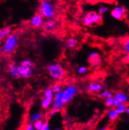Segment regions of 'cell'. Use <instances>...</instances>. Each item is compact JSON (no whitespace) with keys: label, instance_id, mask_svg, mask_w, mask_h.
I'll list each match as a JSON object with an SVG mask.
<instances>
[{"label":"cell","instance_id":"4","mask_svg":"<svg viewBox=\"0 0 129 130\" xmlns=\"http://www.w3.org/2000/svg\"><path fill=\"white\" fill-rule=\"evenodd\" d=\"M19 76L24 79H30L34 74V63L31 60L24 59L21 60L18 64Z\"/></svg>","mask_w":129,"mask_h":130},{"label":"cell","instance_id":"37","mask_svg":"<svg viewBox=\"0 0 129 130\" xmlns=\"http://www.w3.org/2000/svg\"><path fill=\"white\" fill-rule=\"evenodd\" d=\"M82 2H92V1H93L94 0H81Z\"/></svg>","mask_w":129,"mask_h":130},{"label":"cell","instance_id":"25","mask_svg":"<svg viewBox=\"0 0 129 130\" xmlns=\"http://www.w3.org/2000/svg\"><path fill=\"white\" fill-rule=\"evenodd\" d=\"M51 89H52V91H53L54 93H57V92H61L63 89V87H62V86L60 84H53L51 87Z\"/></svg>","mask_w":129,"mask_h":130},{"label":"cell","instance_id":"30","mask_svg":"<svg viewBox=\"0 0 129 130\" xmlns=\"http://www.w3.org/2000/svg\"><path fill=\"white\" fill-rule=\"evenodd\" d=\"M100 55L97 52H91L90 54L89 55V60H94L95 59H97V58L100 57Z\"/></svg>","mask_w":129,"mask_h":130},{"label":"cell","instance_id":"15","mask_svg":"<svg viewBox=\"0 0 129 130\" xmlns=\"http://www.w3.org/2000/svg\"><path fill=\"white\" fill-rule=\"evenodd\" d=\"M119 112H118L116 108L111 109L109 110L107 112V117L111 121H114L119 117Z\"/></svg>","mask_w":129,"mask_h":130},{"label":"cell","instance_id":"24","mask_svg":"<svg viewBox=\"0 0 129 130\" xmlns=\"http://www.w3.org/2000/svg\"><path fill=\"white\" fill-rule=\"evenodd\" d=\"M111 15L112 17L114 18H115V19L118 20H120L123 19V15H124V14H122V13H119V12L113 10L112 11H111Z\"/></svg>","mask_w":129,"mask_h":130},{"label":"cell","instance_id":"32","mask_svg":"<svg viewBox=\"0 0 129 130\" xmlns=\"http://www.w3.org/2000/svg\"><path fill=\"white\" fill-rule=\"evenodd\" d=\"M107 11L108 8L105 6H100V7L99 8V9H98V13L100 14H102V15H103V14H105V13H106Z\"/></svg>","mask_w":129,"mask_h":130},{"label":"cell","instance_id":"29","mask_svg":"<svg viewBox=\"0 0 129 130\" xmlns=\"http://www.w3.org/2000/svg\"><path fill=\"white\" fill-rule=\"evenodd\" d=\"M88 71V68L85 66H80L77 69V73L80 75H83L85 74Z\"/></svg>","mask_w":129,"mask_h":130},{"label":"cell","instance_id":"11","mask_svg":"<svg viewBox=\"0 0 129 130\" xmlns=\"http://www.w3.org/2000/svg\"><path fill=\"white\" fill-rule=\"evenodd\" d=\"M114 97L115 100L118 101L122 104H126L129 101L128 95L122 91H117L114 95Z\"/></svg>","mask_w":129,"mask_h":130},{"label":"cell","instance_id":"5","mask_svg":"<svg viewBox=\"0 0 129 130\" xmlns=\"http://www.w3.org/2000/svg\"><path fill=\"white\" fill-rule=\"evenodd\" d=\"M78 92V87L74 84H70L64 87L62 91L63 99L66 104L70 103Z\"/></svg>","mask_w":129,"mask_h":130},{"label":"cell","instance_id":"3","mask_svg":"<svg viewBox=\"0 0 129 130\" xmlns=\"http://www.w3.org/2000/svg\"><path fill=\"white\" fill-rule=\"evenodd\" d=\"M18 45V36L16 33L13 34L5 38L1 48V52L6 55H11Z\"/></svg>","mask_w":129,"mask_h":130},{"label":"cell","instance_id":"2","mask_svg":"<svg viewBox=\"0 0 129 130\" xmlns=\"http://www.w3.org/2000/svg\"><path fill=\"white\" fill-rule=\"evenodd\" d=\"M39 13L47 20L53 19L56 15V8L52 0H41L39 8Z\"/></svg>","mask_w":129,"mask_h":130},{"label":"cell","instance_id":"13","mask_svg":"<svg viewBox=\"0 0 129 130\" xmlns=\"http://www.w3.org/2000/svg\"><path fill=\"white\" fill-rule=\"evenodd\" d=\"M13 28L10 26H6L3 27L0 30V40L2 41L8 37L13 34Z\"/></svg>","mask_w":129,"mask_h":130},{"label":"cell","instance_id":"36","mask_svg":"<svg viewBox=\"0 0 129 130\" xmlns=\"http://www.w3.org/2000/svg\"><path fill=\"white\" fill-rule=\"evenodd\" d=\"M97 130H107V127L104 126H102L100 128H98Z\"/></svg>","mask_w":129,"mask_h":130},{"label":"cell","instance_id":"10","mask_svg":"<svg viewBox=\"0 0 129 130\" xmlns=\"http://www.w3.org/2000/svg\"><path fill=\"white\" fill-rule=\"evenodd\" d=\"M8 71L12 77L15 79H18L20 77L19 70H18V65H16L14 62H10L8 63Z\"/></svg>","mask_w":129,"mask_h":130},{"label":"cell","instance_id":"22","mask_svg":"<svg viewBox=\"0 0 129 130\" xmlns=\"http://www.w3.org/2000/svg\"><path fill=\"white\" fill-rule=\"evenodd\" d=\"M115 102V99L114 98V97H112V98H108V99H105L104 104H105V105L107 107H114Z\"/></svg>","mask_w":129,"mask_h":130},{"label":"cell","instance_id":"1","mask_svg":"<svg viewBox=\"0 0 129 130\" xmlns=\"http://www.w3.org/2000/svg\"><path fill=\"white\" fill-rule=\"evenodd\" d=\"M47 71L51 79L56 81L63 79L66 75V71L63 66L59 62H53L48 65Z\"/></svg>","mask_w":129,"mask_h":130},{"label":"cell","instance_id":"16","mask_svg":"<svg viewBox=\"0 0 129 130\" xmlns=\"http://www.w3.org/2000/svg\"><path fill=\"white\" fill-rule=\"evenodd\" d=\"M54 96H55V93L51 87H48V88L45 89L43 91V98L48 99L50 101L53 102V100L54 99Z\"/></svg>","mask_w":129,"mask_h":130},{"label":"cell","instance_id":"18","mask_svg":"<svg viewBox=\"0 0 129 130\" xmlns=\"http://www.w3.org/2000/svg\"><path fill=\"white\" fill-rule=\"evenodd\" d=\"M82 22L83 24L85 26H87V27L91 26L93 25V23H92V17H91V12H89V13H86V14L83 16Z\"/></svg>","mask_w":129,"mask_h":130},{"label":"cell","instance_id":"39","mask_svg":"<svg viewBox=\"0 0 129 130\" xmlns=\"http://www.w3.org/2000/svg\"><path fill=\"white\" fill-rule=\"evenodd\" d=\"M55 130H62V129H60V128H56V129H55Z\"/></svg>","mask_w":129,"mask_h":130},{"label":"cell","instance_id":"19","mask_svg":"<svg viewBox=\"0 0 129 130\" xmlns=\"http://www.w3.org/2000/svg\"><path fill=\"white\" fill-rule=\"evenodd\" d=\"M99 96L100 98H102V99H106L108 98H110L114 97V94H113L112 92H111L109 90H103L102 92L99 93Z\"/></svg>","mask_w":129,"mask_h":130},{"label":"cell","instance_id":"17","mask_svg":"<svg viewBox=\"0 0 129 130\" xmlns=\"http://www.w3.org/2000/svg\"><path fill=\"white\" fill-rule=\"evenodd\" d=\"M91 12V17H92V21L93 24H98L99 23L103 18V15L97 13L95 11H90Z\"/></svg>","mask_w":129,"mask_h":130},{"label":"cell","instance_id":"40","mask_svg":"<svg viewBox=\"0 0 129 130\" xmlns=\"http://www.w3.org/2000/svg\"><path fill=\"white\" fill-rule=\"evenodd\" d=\"M73 130H78V129H73Z\"/></svg>","mask_w":129,"mask_h":130},{"label":"cell","instance_id":"27","mask_svg":"<svg viewBox=\"0 0 129 130\" xmlns=\"http://www.w3.org/2000/svg\"><path fill=\"white\" fill-rule=\"evenodd\" d=\"M127 107L128 106H127L126 104H122L116 109H117V111H118V112H119L120 115H122V114L125 113L127 109Z\"/></svg>","mask_w":129,"mask_h":130},{"label":"cell","instance_id":"6","mask_svg":"<svg viewBox=\"0 0 129 130\" xmlns=\"http://www.w3.org/2000/svg\"><path fill=\"white\" fill-rule=\"evenodd\" d=\"M65 104L66 103L63 99L62 91L55 93L52 102V109L56 110L58 112H60L65 106Z\"/></svg>","mask_w":129,"mask_h":130},{"label":"cell","instance_id":"8","mask_svg":"<svg viewBox=\"0 0 129 130\" xmlns=\"http://www.w3.org/2000/svg\"><path fill=\"white\" fill-rule=\"evenodd\" d=\"M57 26L58 23L55 20L50 19L45 21L44 23L42 26V28L45 32L50 33L54 31L57 28Z\"/></svg>","mask_w":129,"mask_h":130},{"label":"cell","instance_id":"9","mask_svg":"<svg viewBox=\"0 0 129 130\" xmlns=\"http://www.w3.org/2000/svg\"><path fill=\"white\" fill-rule=\"evenodd\" d=\"M88 91L92 93H100L103 91L104 86L99 82H92L90 83L87 87Z\"/></svg>","mask_w":129,"mask_h":130},{"label":"cell","instance_id":"12","mask_svg":"<svg viewBox=\"0 0 129 130\" xmlns=\"http://www.w3.org/2000/svg\"><path fill=\"white\" fill-rule=\"evenodd\" d=\"M79 41L75 37H70L65 41V45L69 49H74L78 45Z\"/></svg>","mask_w":129,"mask_h":130},{"label":"cell","instance_id":"33","mask_svg":"<svg viewBox=\"0 0 129 130\" xmlns=\"http://www.w3.org/2000/svg\"><path fill=\"white\" fill-rule=\"evenodd\" d=\"M41 130H52L48 122L44 121V124H43V128H42Z\"/></svg>","mask_w":129,"mask_h":130},{"label":"cell","instance_id":"23","mask_svg":"<svg viewBox=\"0 0 129 130\" xmlns=\"http://www.w3.org/2000/svg\"><path fill=\"white\" fill-rule=\"evenodd\" d=\"M122 47H123V51L126 54H129V37H127L123 40V43H122Z\"/></svg>","mask_w":129,"mask_h":130},{"label":"cell","instance_id":"34","mask_svg":"<svg viewBox=\"0 0 129 130\" xmlns=\"http://www.w3.org/2000/svg\"><path fill=\"white\" fill-rule=\"evenodd\" d=\"M123 60H124V62H127V63H129V54H126L125 55L123 56Z\"/></svg>","mask_w":129,"mask_h":130},{"label":"cell","instance_id":"14","mask_svg":"<svg viewBox=\"0 0 129 130\" xmlns=\"http://www.w3.org/2000/svg\"><path fill=\"white\" fill-rule=\"evenodd\" d=\"M43 114L42 112H39V111H36V112H34L33 113H31V115L29 116L28 117V122L30 123H34L35 121L38 120H41V119H43Z\"/></svg>","mask_w":129,"mask_h":130},{"label":"cell","instance_id":"28","mask_svg":"<svg viewBox=\"0 0 129 130\" xmlns=\"http://www.w3.org/2000/svg\"><path fill=\"white\" fill-rule=\"evenodd\" d=\"M114 10L119 12V13H122L123 14H125L126 13V12H127V10H126L125 7L124 6H118V5H117V6H115L114 7Z\"/></svg>","mask_w":129,"mask_h":130},{"label":"cell","instance_id":"7","mask_svg":"<svg viewBox=\"0 0 129 130\" xmlns=\"http://www.w3.org/2000/svg\"><path fill=\"white\" fill-rule=\"evenodd\" d=\"M44 22V18L43 16L39 13H36L34 14L33 17L31 18L30 24L34 28H38L42 27Z\"/></svg>","mask_w":129,"mask_h":130},{"label":"cell","instance_id":"38","mask_svg":"<svg viewBox=\"0 0 129 130\" xmlns=\"http://www.w3.org/2000/svg\"><path fill=\"white\" fill-rule=\"evenodd\" d=\"M126 113L127 114V115H128L129 117V106L127 107V111H126Z\"/></svg>","mask_w":129,"mask_h":130},{"label":"cell","instance_id":"41","mask_svg":"<svg viewBox=\"0 0 129 130\" xmlns=\"http://www.w3.org/2000/svg\"><path fill=\"white\" fill-rule=\"evenodd\" d=\"M128 23H129V22H128Z\"/></svg>","mask_w":129,"mask_h":130},{"label":"cell","instance_id":"21","mask_svg":"<svg viewBox=\"0 0 129 130\" xmlns=\"http://www.w3.org/2000/svg\"><path fill=\"white\" fill-rule=\"evenodd\" d=\"M89 63L92 67H94V68H97V67H99L102 63V59L101 57L95 59L94 60H89Z\"/></svg>","mask_w":129,"mask_h":130},{"label":"cell","instance_id":"26","mask_svg":"<svg viewBox=\"0 0 129 130\" xmlns=\"http://www.w3.org/2000/svg\"><path fill=\"white\" fill-rule=\"evenodd\" d=\"M43 124H44V121L42 119H41V120L35 121L33 123V125L36 130H41L42 128H43Z\"/></svg>","mask_w":129,"mask_h":130},{"label":"cell","instance_id":"20","mask_svg":"<svg viewBox=\"0 0 129 130\" xmlns=\"http://www.w3.org/2000/svg\"><path fill=\"white\" fill-rule=\"evenodd\" d=\"M41 107L43 109L48 110L50 107H52V102L50 101L49 100L45 99V98H43L41 101Z\"/></svg>","mask_w":129,"mask_h":130},{"label":"cell","instance_id":"35","mask_svg":"<svg viewBox=\"0 0 129 130\" xmlns=\"http://www.w3.org/2000/svg\"><path fill=\"white\" fill-rule=\"evenodd\" d=\"M121 104H122V103H120V102L118 101L115 100V104H114V108H117V107H119Z\"/></svg>","mask_w":129,"mask_h":130},{"label":"cell","instance_id":"31","mask_svg":"<svg viewBox=\"0 0 129 130\" xmlns=\"http://www.w3.org/2000/svg\"><path fill=\"white\" fill-rule=\"evenodd\" d=\"M25 130H36V129H35V127H34L33 123L28 122V123H26V124L25 125Z\"/></svg>","mask_w":129,"mask_h":130}]
</instances>
